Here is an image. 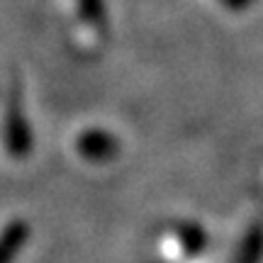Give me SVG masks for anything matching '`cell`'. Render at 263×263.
I'll use <instances>...</instances> for the list:
<instances>
[{"label":"cell","mask_w":263,"mask_h":263,"mask_svg":"<svg viewBox=\"0 0 263 263\" xmlns=\"http://www.w3.org/2000/svg\"><path fill=\"white\" fill-rule=\"evenodd\" d=\"M229 10H244L249 5V0H222Z\"/></svg>","instance_id":"7"},{"label":"cell","mask_w":263,"mask_h":263,"mask_svg":"<svg viewBox=\"0 0 263 263\" xmlns=\"http://www.w3.org/2000/svg\"><path fill=\"white\" fill-rule=\"evenodd\" d=\"M76 149L88 161H110L120 154V141L105 129H85L76 141Z\"/></svg>","instance_id":"2"},{"label":"cell","mask_w":263,"mask_h":263,"mask_svg":"<svg viewBox=\"0 0 263 263\" xmlns=\"http://www.w3.org/2000/svg\"><path fill=\"white\" fill-rule=\"evenodd\" d=\"M76 5H78V12H81V17H83L85 22L98 25V27L105 25V20H107L105 0H76Z\"/></svg>","instance_id":"6"},{"label":"cell","mask_w":263,"mask_h":263,"mask_svg":"<svg viewBox=\"0 0 263 263\" xmlns=\"http://www.w3.org/2000/svg\"><path fill=\"white\" fill-rule=\"evenodd\" d=\"M180 251L185 256H200L207 249V232L195 222H183L176 229Z\"/></svg>","instance_id":"4"},{"label":"cell","mask_w":263,"mask_h":263,"mask_svg":"<svg viewBox=\"0 0 263 263\" xmlns=\"http://www.w3.org/2000/svg\"><path fill=\"white\" fill-rule=\"evenodd\" d=\"M0 137H3V146L8 151V156H12V159H25L32 154V144H34L32 127H29L17 100L8 103L3 127H0Z\"/></svg>","instance_id":"1"},{"label":"cell","mask_w":263,"mask_h":263,"mask_svg":"<svg viewBox=\"0 0 263 263\" xmlns=\"http://www.w3.org/2000/svg\"><path fill=\"white\" fill-rule=\"evenodd\" d=\"M261 261H263V224L256 222V224L246 229L234 263H261Z\"/></svg>","instance_id":"5"},{"label":"cell","mask_w":263,"mask_h":263,"mask_svg":"<svg viewBox=\"0 0 263 263\" xmlns=\"http://www.w3.org/2000/svg\"><path fill=\"white\" fill-rule=\"evenodd\" d=\"M29 236H32V229L25 219H10L0 229V263H15Z\"/></svg>","instance_id":"3"}]
</instances>
